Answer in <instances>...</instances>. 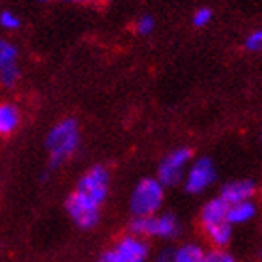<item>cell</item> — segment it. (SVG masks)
<instances>
[{
  "label": "cell",
  "mask_w": 262,
  "mask_h": 262,
  "mask_svg": "<svg viewBox=\"0 0 262 262\" xmlns=\"http://www.w3.org/2000/svg\"><path fill=\"white\" fill-rule=\"evenodd\" d=\"M99 208H101L99 202H96L92 196H88L86 193L79 191V189H75L66 201V210L70 213V217L81 229H92L98 225Z\"/></svg>",
  "instance_id": "5b68a950"
},
{
  "label": "cell",
  "mask_w": 262,
  "mask_h": 262,
  "mask_svg": "<svg viewBox=\"0 0 262 262\" xmlns=\"http://www.w3.org/2000/svg\"><path fill=\"white\" fill-rule=\"evenodd\" d=\"M98 262H122L120 257H118V253L115 251V247L109 249V251H105L101 257L98 258Z\"/></svg>",
  "instance_id": "44dd1931"
},
{
  "label": "cell",
  "mask_w": 262,
  "mask_h": 262,
  "mask_svg": "<svg viewBox=\"0 0 262 262\" xmlns=\"http://www.w3.org/2000/svg\"><path fill=\"white\" fill-rule=\"evenodd\" d=\"M260 141H262V131H260Z\"/></svg>",
  "instance_id": "d4e9b609"
},
{
  "label": "cell",
  "mask_w": 262,
  "mask_h": 262,
  "mask_svg": "<svg viewBox=\"0 0 262 262\" xmlns=\"http://www.w3.org/2000/svg\"><path fill=\"white\" fill-rule=\"evenodd\" d=\"M193 163V152L191 148L180 146L174 148L161 159L158 169V180L165 187H174L186 180L187 169Z\"/></svg>",
  "instance_id": "277c9868"
},
{
  "label": "cell",
  "mask_w": 262,
  "mask_h": 262,
  "mask_svg": "<svg viewBox=\"0 0 262 262\" xmlns=\"http://www.w3.org/2000/svg\"><path fill=\"white\" fill-rule=\"evenodd\" d=\"M158 262H174V249H170V247L163 249L158 255Z\"/></svg>",
  "instance_id": "7402d4cb"
},
{
  "label": "cell",
  "mask_w": 262,
  "mask_h": 262,
  "mask_svg": "<svg viewBox=\"0 0 262 262\" xmlns=\"http://www.w3.org/2000/svg\"><path fill=\"white\" fill-rule=\"evenodd\" d=\"M45 146L51 154V169L62 165L79 146V126L73 118L58 122L47 135Z\"/></svg>",
  "instance_id": "6da1fadb"
},
{
  "label": "cell",
  "mask_w": 262,
  "mask_h": 262,
  "mask_svg": "<svg viewBox=\"0 0 262 262\" xmlns=\"http://www.w3.org/2000/svg\"><path fill=\"white\" fill-rule=\"evenodd\" d=\"M154 28H156V21H154L152 15H142L135 25V30L141 34V36H148V34H152Z\"/></svg>",
  "instance_id": "d6986e66"
},
{
  "label": "cell",
  "mask_w": 262,
  "mask_h": 262,
  "mask_svg": "<svg viewBox=\"0 0 262 262\" xmlns=\"http://www.w3.org/2000/svg\"><path fill=\"white\" fill-rule=\"evenodd\" d=\"M21 115L13 103H0V135H11L19 126Z\"/></svg>",
  "instance_id": "7c38bea8"
},
{
  "label": "cell",
  "mask_w": 262,
  "mask_h": 262,
  "mask_svg": "<svg viewBox=\"0 0 262 262\" xmlns=\"http://www.w3.org/2000/svg\"><path fill=\"white\" fill-rule=\"evenodd\" d=\"M165 201V186L158 178H142L129 199L131 213L135 217L156 215Z\"/></svg>",
  "instance_id": "7a4b0ae2"
},
{
  "label": "cell",
  "mask_w": 262,
  "mask_h": 262,
  "mask_svg": "<svg viewBox=\"0 0 262 262\" xmlns=\"http://www.w3.org/2000/svg\"><path fill=\"white\" fill-rule=\"evenodd\" d=\"M174 262H206V249L199 244H184L174 249Z\"/></svg>",
  "instance_id": "4fadbf2b"
},
{
  "label": "cell",
  "mask_w": 262,
  "mask_h": 262,
  "mask_svg": "<svg viewBox=\"0 0 262 262\" xmlns=\"http://www.w3.org/2000/svg\"><path fill=\"white\" fill-rule=\"evenodd\" d=\"M77 189L86 193L88 196H92L94 201L99 202V204H103L107 195H109V172H107V169L101 167V165L92 167L79 180Z\"/></svg>",
  "instance_id": "52a82bcc"
},
{
  "label": "cell",
  "mask_w": 262,
  "mask_h": 262,
  "mask_svg": "<svg viewBox=\"0 0 262 262\" xmlns=\"http://www.w3.org/2000/svg\"><path fill=\"white\" fill-rule=\"evenodd\" d=\"M66 2H82V0H66Z\"/></svg>",
  "instance_id": "603a6c76"
},
{
  "label": "cell",
  "mask_w": 262,
  "mask_h": 262,
  "mask_svg": "<svg viewBox=\"0 0 262 262\" xmlns=\"http://www.w3.org/2000/svg\"><path fill=\"white\" fill-rule=\"evenodd\" d=\"M131 234L141 238H163L172 240L180 234V221L172 213H156L148 217H135L129 223Z\"/></svg>",
  "instance_id": "3957f363"
},
{
  "label": "cell",
  "mask_w": 262,
  "mask_h": 262,
  "mask_svg": "<svg viewBox=\"0 0 262 262\" xmlns=\"http://www.w3.org/2000/svg\"><path fill=\"white\" fill-rule=\"evenodd\" d=\"M199 221H201L202 232L229 223V204H227L219 195L213 196V199H210V201L202 206Z\"/></svg>",
  "instance_id": "ba28073f"
},
{
  "label": "cell",
  "mask_w": 262,
  "mask_h": 262,
  "mask_svg": "<svg viewBox=\"0 0 262 262\" xmlns=\"http://www.w3.org/2000/svg\"><path fill=\"white\" fill-rule=\"evenodd\" d=\"M258 257H260V258H262V247H260V251H258Z\"/></svg>",
  "instance_id": "cb8c5ba5"
},
{
  "label": "cell",
  "mask_w": 262,
  "mask_h": 262,
  "mask_svg": "<svg viewBox=\"0 0 262 262\" xmlns=\"http://www.w3.org/2000/svg\"><path fill=\"white\" fill-rule=\"evenodd\" d=\"M17 58V49L11 43L0 39V70L4 68H10V66H15Z\"/></svg>",
  "instance_id": "5bb4252c"
},
{
  "label": "cell",
  "mask_w": 262,
  "mask_h": 262,
  "mask_svg": "<svg viewBox=\"0 0 262 262\" xmlns=\"http://www.w3.org/2000/svg\"><path fill=\"white\" fill-rule=\"evenodd\" d=\"M217 180V169L210 158L202 156V158L193 159V163L189 165L184 180V187L189 195H201V193L208 191L210 187Z\"/></svg>",
  "instance_id": "8992f818"
},
{
  "label": "cell",
  "mask_w": 262,
  "mask_h": 262,
  "mask_svg": "<svg viewBox=\"0 0 262 262\" xmlns=\"http://www.w3.org/2000/svg\"><path fill=\"white\" fill-rule=\"evenodd\" d=\"M257 195V184L249 178L246 180H232L227 182L221 189H219V196L223 199L227 204H238L244 201H253V196Z\"/></svg>",
  "instance_id": "9c48e42d"
},
{
  "label": "cell",
  "mask_w": 262,
  "mask_h": 262,
  "mask_svg": "<svg viewBox=\"0 0 262 262\" xmlns=\"http://www.w3.org/2000/svg\"><path fill=\"white\" fill-rule=\"evenodd\" d=\"M255 215H257V204L253 201H244L229 206V223L232 227L249 223Z\"/></svg>",
  "instance_id": "8fae6325"
},
{
  "label": "cell",
  "mask_w": 262,
  "mask_h": 262,
  "mask_svg": "<svg viewBox=\"0 0 262 262\" xmlns=\"http://www.w3.org/2000/svg\"><path fill=\"white\" fill-rule=\"evenodd\" d=\"M19 79V70H17V66H10V68H4V70H0V82L4 84V86H13Z\"/></svg>",
  "instance_id": "ac0fdd59"
},
{
  "label": "cell",
  "mask_w": 262,
  "mask_h": 262,
  "mask_svg": "<svg viewBox=\"0 0 262 262\" xmlns=\"http://www.w3.org/2000/svg\"><path fill=\"white\" fill-rule=\"evenodd\" d=\"M43 2H45V0H43Z\"/></svg>",
  "instance_id": "484cf974"
},
{
  "label": "cell",
  "mask_w": 262,
  "mask_h": 262,
  "mask_svg": "<svg viewBox=\"0 0 262 262\" xmlns=\"http://www.w3.org/2000/svg\"><path fill=\"white\" fill-rule=\"evenodd\" d=\"M244 45H246V49L249 51V53H262V28L253 30L246 38Z\"/></svg>",
  "instance_id": "2e32d148"
},
{
  "label": "cell",
  "mask_w": 262,
  "mask_h": 262,
  "mask_svg": "<svg viewBox=\"0 0 262 262\" xmlns=\"http://www.w3.org/2000/svg\"><path fill=\"white\" fill-rule=\"evenodd\" d=\"M0 27L8 28V30H13V28L19 27V19H17L11 11H2V13H0Z\"/></svg>",
  "instance_id": "ffe728a7"
},
{
  "label": "cell",
  "mask_w": 262,
  "mask_h": 262,
  "mask_svg": "<svg viewBox=\"0 0 262 262\" xmlns=\"http://www.w3.org/2000/svg\"><path fill=\"white\" fill-rule=\"evenodd\" d=\"M115 251L118 253L122 262H146L148 258L146 242L135 234L124 236L115 246Z\"/></svg>",
  "instance_id": "30bf717a"
},
{
  "label": "cell",
  "mask_w": 262,
  "mask_h": 262,
  "mask_svg": "<svg viewBox=\"0 0 262 262\" xmlns=\"http://www.w3.org/2000/svg\"><path fill=\"white\" fill-rule=\"evenodd\" d=\"M206 262H238L236 257L230 251H227V247H212L210 251H206Z\"/></svg>",
  "instance_id": "9a60e30c"
},
{
  "label": "cell",
  "mask_w": 262,
  "mask_h": 262,
  "mask_svg": "<svg viewBox=\"0 0 262 262\" xmlns=\"http://www.w3.org/2000/svg\"><path fill=\"white\" fill-rule=\"evenodd\" d=\"M213 19V13L210 8H199V10L193 13V27L196 28H202L206 27V25H210V21Z\"/></svg>",
  "instance_id": "e0dca14e"
}]
</instances>
